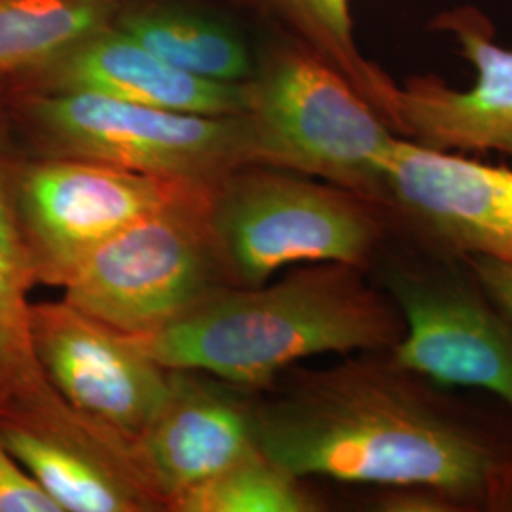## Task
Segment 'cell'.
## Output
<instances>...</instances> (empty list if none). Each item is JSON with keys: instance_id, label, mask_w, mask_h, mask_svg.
<instances>
[{"instance_id": "6da1fadb", "label": "cell", "mask_w": 512, "mask_h": 512, "mask_svg": "<svg viewBox=\"0 0 512 512\" xmlns=\"http://www.w3.org/2000/svg\"><path fill=\"white\" fill-rule=\"evenodd\" d=\"M255 401L256 446L302 478L431 486L459 512H512V414L467 401L391 349L285 370Z\"/></svg>"}, {"instance_id": "7a4b0ae2", "label": "cell", "mask_w": 512, "mask_h": 512, "mask_svg": "<svg viewBox=\"0 0 512 512\" xmlns=\"http://www.w3.org/2000/svg\"><path fill=\"white\" fill-rule=\"evenodd\" d=\"M403 313L363 268L304 264L274 283L226 287L162 330L131 336L171 370L264 391L304 359L393 349Z\"/></svg>"}, {"instance_id": "3957f363", "label": "cell", "mask_w": 512, "mask_h": 512, "mask_svg": "<svg viewBox=\"0 0 512 512\" xmlns=\"http://www.w3.org/2000/svg\"><path fill=\"white\" fill-rule=\"evenodd\" d=\"M251 165L344 186L384 203V165L399 135L344 74L285 37L245 82ZM385 205V203H384Z\"/></svg>"}, {"instance_id": "277c9868", "label": "cell", "mask_w": 512, "mask_h": 512, "mask_svg": "<svg viewBox=\"0 0 512 512\" xmlns=\"http://www.w3.org/2000/svg\"><path fill=\"white\" fill-rule=\"evenodd\" d=\"M209 224L230 287H258L298 264L370 270L393 232L384 203L338 184L243 165L215 184Z\"/></svg>"}, {"instance_id": "5b68a950", "label": "cell", "mask_w": 512, "mask_h": 512, "mask_svg": "<svg viewBox=\"0 0 512 512\" xmlns=\"http://www.w3.org/2000/svg\"><path fill=\"white\" fill-rule=\"evenodd\" d=\"M23 150L137 173L217 184L251 165L239 116L156 109L88 92H18L0 88Z\"/></svg>"}, {"instance_id": "8992f818", "label": "cell", "mask_w": 512, "mask_h": 512, "mask_svg": "<svg viewBox=\"0 0 512 512\" xmlns=\"http://www.w3.org/2000/svg\"><path fill=\"white\" fill-rule=\"evenodd\" d=\"M368 275L403 313L391 355L429 380L478 387L512 414V327L482 289L467 256L393 232Z\"/></svg>"}, {"instance_id": "52a82bcc", "label": "cell", "mask_w": 512, "mask_h": 512, "mask_svg": "<svg viewBox=\"0 0 512 512\" xmlns=\"http://www.w3.org/2000/svg\"><path fill=\"white\" fill-rule=\"evenodd\" d=\"M215 184L165 203L105 241L63 287L78 310L145 336L230 287L209 224Z\"/></svg>"}, {"instance_id": "ba28073f", "label": "cell", "mask_w": 512, "mask_h": 512, "mask_svg": "<svg viewBox=\"0 0 512 512\" xmlns=\"http://www.w3.org/2000/svg\"><path fill=\"white\" fill-rule=\"evenodd\" d=\"M200 186L205 184L25 154L18 169L16 207L37 285L65 287L105 241Z\"/></svg>"}, {"instance_id": "9c48e42d", "label": "cell", "mask_w": 512, "mask_h": 512, "mask_svg": "<svg viewBox=\"0 0 512 512\" xmlns=\"http://www.w3.org/2000/svg\"><path fill=\"white\" fill-rule=\"evenodd\" d=\"M29 329L38 365L57 395L129 444L167 399L171 368L65 298L31 302Z\"/></svg>"}, {"instance_id": "30bf717a", "label": "cell", "mask_w": 512, "mask_h": 512, "mask_svg": "<svg viewBox=\"0 0 512 512\" xmlns=\"http://www.w3.org/2000/svg\"><path fill=\"white\" fill-rule=\"evenodd\" d=\"M433 27L456 40L459 54L475 69V82L467 90L433 74L397 82L385 124L431 150L512 156V48L499 42L492 19L471 4L440 12Z\"/></svg>"}, {"instance_id": "8fae6325", "label": "cell", "mask_w": 512, "mask_h": 512, "mask_svg": "<svg viewBox=\"0 0 512 512\" xmlns=\"http://www.w3.org/2000/svg\"><path fill=\"white\" fill-rule=\"evenodd\" d=\"M384 203L406 232L463 256L512 264V169L397 137Z\"/></svg>"}, {"instance_id": "7c38bea8", "label": "cell", "mask_w": 512, "mask_h": 512, "mask_svg": "<svg viewBox=\"0 0 512 512\" xmlns=\"http://www.w3.org/2000/svg\"><path fill=\"white\" fill-rule=\"evenodd\" d=\"M249 395L196 370H171L167 399L131 442L133 459L164 511L175 497L256 448L255 401Z\"/></svg>"}, {"instance_id": "4fadbf2b", "label": "cell", "mask_w": 512, "mask_h": 512, "mask_svg": "<svg viewBox=\"0 0 512 512\" xmlns=\"http://www.w3.org/2000/svg\"><path fill=\"white\" fill-rule=\"evenodd\" d=\"M0 435L61 512H165L131 444L74 408L35 429L0 425Z\"/></svg>"}, {"instance_id": "5bb4252c", "label": "cell", "mask_w": 512, "mask_h": 512, "mask_svg": "<svg viewBox=\"0 0 512 512\" xmlns=\"http://www.w3.org/2000/svg\"><path fill=\"white\" fill-rule=\"evenodd\" d=\"M18 92H88L156 109L239 116L245 84H219L184 73L116 25L82 40L48 65L0 84Z\"/></svg>"}, {"instance_id": "9a60e30c", "label": "cell", "mask_w": 512, "mask_h": 512, "mask_svg": "<svg viewBox=\"0 0 512 512\" xmlns=\"http://www.w3.org/2000/svg\"><path fill=\"white\" fill-rule=\"evenodd\" d=\"M25 154L0 95V425L31 429L54 420L69 404L46 380L31 344L29 294L37 279L16 207Z\"/></svg>"}, {"instance_id": "2e32d148", "label": "cell", "mask_w": 512, "mask_h": 512, "mask_svg": "<svg viewBox=\"0 0 512 512\" xmlns=\"http://www.w3.org/2000/svg\"><path fill=\"white\" fill-rule=\"evenodd\" d=\"M114 25L184 73L219 84H245L256 57L238 31L165 0H126Z\"/></svg>"}, {"instance_id": "e0dca14e", "label": "cell", "mask_w": 512, "mask_h": 512, "mask_svg": "<svg viewBox=\"0 0 512 512\" xmlns=\"http://www.w3.org/2000/svg\"><path fill=\"white\" fill-rule=\"evenodd\" d=\"M126 0H0V84L114 25Z\"/></svg>"}, {"instance_id": "ac0fdd59", "label": "cell", "mask_w": 512, "mask_h": 512, "mask_svg": "<svg viewBox=\"0 0 512 512\" xmlns=\"http://www.w3.org/2000/svg\"><path fill=\"white\" fill-rule=\"evenodd\" d=\"M258 6L293 38L321 55L363 93L366 101L384 110L395 80L370 61L353 35L351 0H256Z\"/></svg>"}, {"instance_id": "d6986e66", "label": "cell", "mask_w": 512, "mask_h": 512, "mask_svg": "<svg viewBox=\"0 0 512 512\" xmlns=\"http://www.w3.org/2000/svg\"><path fill=\"white\" fill-rule=\"evenodd\" d=\"M329 503L258 446L219 475L175 497L169 512H319Z\"/></svg>"}, {"instance_id": "ffe728a7", "label": "cell", "mask_w": 512, "mask_h": 512, "mask_svg": "<svg viewBox=\"0 0 512 512\" xmlns=\"http://www.w3.org/2000/svg\"><path fill=\"white\" fill-rule=\"evenodd\" d=\"M0 512H61L33 476L14 458L0 435Z\"/></svg>"}, {"instance_id": "44dd1931", "label": "cell", "mask_w": 512, "mask_h": 512, "mask_svg": "<svg viewBox=\"0 0 512 512\" xmlns=\"http://www.w3.org/2000/svg\"><path fill=\"white\" fill-rule=\"evenodd\" d=\"M370 509L378 512H459L454 499L431 486L399 484L378 486L370 497Z\"/></svg>"}, {"instance_id": "7402d4cb", "label": "cell", "mask_w": 512, "mask_h": 512, "mask_svg": "<svg viewBox=\"0 0 512 512\" xmlns=\"http://www.w3.org/2000/svg\"><path fill=\"white\" fill-rule=\"evenodd\" d=\"M467 260L482 289L512 327V264L488 256H467Z\"/></svg>"}]
</instances>
